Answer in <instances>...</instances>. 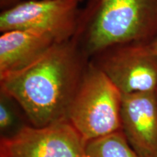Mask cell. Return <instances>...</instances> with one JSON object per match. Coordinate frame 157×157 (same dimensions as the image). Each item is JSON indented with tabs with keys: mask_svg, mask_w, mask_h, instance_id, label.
Listing matches in <instances>:
<instances>
[{
	"mask_svg": "<svg viewBox=\"0 0 157 157\" xmlns=\"http://www.w3.org/2000/svg\"><path fill=\"white\" fill-rule=\"evenodd\" d=\"M148 46L152 52L157 56V36L149 43Z\"/></svg>",
	"mask_w": 157,
	"mask_h": 157,
	"instance_id": "12",
	"label": "cell"
},
{
	"mask_svg": "<svg viewBox=\"0 0 157 157\" xmlns=\"http://www.w3.org/2000/svg\"><path fill=\"white\" fill-rule=\"evenodd\" d=\"M86 157H143L130 146L122 130L88 141Z\"/></svg>",
	"mask_w": 157,
	"mask_h": 157,
	"instance_id": "9",
	"label": "cell"
},
{
	"mask_svg": "<svg viewBox=\"0 0 157 157\" xmlns=\"http://www.w3.org/2000/svg\"><path fill=\"white\" fill-rule=\"evenodd\" d=\"M19 2V0H0V7L2 10H6Z\"/></svg>",
	"mask_w": 157,
	"mask_h": 157,
	"instance_id": "11",
	"label": "cell"
},
{
	"mask_svg": "<svg viewBox=\"0 0 157 157\" xmlns=\"http://www.w3.org/2000/svg\"><path fill=\"white\" fill-rule=\"evenodd\" d=\"M90 59L73 39L56 43L34 61L0 77V93L15 101L35 127L68 119Z\"/></svg>",
	"mask_w": 157,
	"mask_h": 157,
	"instance_id": "1",
	"label": "cell"
},
{
	"mask_svg": "<svg viewBox=\"0 0 157 157\" xmlns=\"http://www.w3.org/2000/svg\"><path fill=\"white\" fill-rule=\"evenodd\" d=\"M121 94L157 91V56L148 44H116L90 58Z\"/></svg>",
	"mask_w": 157,
	"mask_h": 157,
	"instance_id": "5",
	"label": "cell"
},
{
	"mask_svg": "<svg viewBox=\"0 0 157 157\" xmlns=\"http://www.w3.org/2000/svg\"><path fill=\"white\" fill-rule=\"evenodd\" d=\"M157 36V0H88L72 39L90 59L109 47L149 44Z\"/></svg>",
	"mask_w": 157,
	"mask_h": 157,
	"instance_id": "2",
	"label": "cell"
},
{
	"mask_svg": "<svg viewBox=\"0 0 157 157\" xmlns=\"http://www.w3.org/2000/svg\"><path fill=\"white\" fill-rule=\"evenodd\" d=\"M121 129L143 157H157V91L122 94Z\"/></svg>",
	"mask_w": 157,
	"mask_h": 157,
	"instance_id": "7",
	"label": "cell"
},
{
	"mask_svg": "<svg viewBox=\"0 0 157 157\" xmlns=\"http://www.w3.org/2000/svg\"><path fill=\"white\" fill-rule=\"evenodd\" d=\"M0 98V129L5 131L10 128L14 123V115L9 106L7 96L1 93Z\"/></svg>",
	"mask_w": 157,
	"mask_h": 157,
	"instance_id": "10",
	"label": "cell"
},
{
	"mask_svg": "<svg viewBox=\"0 0 157 157\" xmlns=\"http://www.w3.org/2000/svg\"><path fill=\"white\" fill-rule=\"evenodd\" d=\"M121 99V92L90 61L68 119L86 142L122 130Z\"/></svg>",
	"mask_w": 157,
	"mask_h": 157,
	"instance_id": "3",
	"label": "cell"
},
{
	"mask_svg": "<svg viewBox=\"0 0 157 157\" xmlns=\"http://www.w3.org/2000/svg\"><path fill=\"white\" fill-rule=\"evenodd\" d=\"M50 35L31 30H11L0 36V77L28 66L56 44Z\"/></svg>",
	"mask_w": 157,
	"mask_h": 157,
	"instance_id": "8",
	"label": "cell"
},
{
	"mask_svg": "<svg viewBox=\"0 0 157 157\" xmlns=\"http://www.w3.org/2000/svg\"><path fill=\"white\" fill-rule=\"evenodd\" d=\"M72 1H74V2H78L79 3L80 2H82V0H72Z\"/></svg>",
	"mask_w": 157,
	"mask_h": 157,
	"instance_id": "14",
	"label": "cell"
},
{
	"mask_svg": "<svg viewBox=\"0 0 157 157\" xmlns=\"http://www.w3.org/2000/svg\"><path fill=\"white\" fill-rule=\"evenodd\" d=\"M87 143L64 119L42 127L26 125L2 137L0 151L8 157H86Z\"/></svg>",
	"mask_w": 157,
	"mask_h": 157,
	"instance_id": "6",
	"label": "cell"
},
{
	"mask_svg": "<svg viewBox=\"0 0 157 157\" xmlns=\"http://www.w3.org/2000/svg\"><path fill=\"white\" fill-rule=\"evenodd\" d=\"M80 9L72 0H28L2 10L0 31L31 30L60 43L73 38Z\"/></svg>",
	"mask_w": 157,
	"mask_h": 157,
	"instance_id": "4",
	"label": "cell"
},
{
	"mask_svg": "<svg viewBox=\"0 0 157 157\" xmlns=\"http://www.w3.org/2000/svg\"><path fill=\"white\" fill-rule=\"evenodd\" d=\"M0 157H8L5 154H4L3 152L0 151Z\"/></svg>",
	"mask_w": 157,
	"mask_h": 157,
	"instance_id": "13",
	"label": "cell"
}]
</instances>
